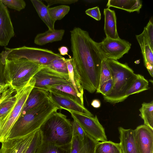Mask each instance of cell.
<instances>
[{"label":"cell","mask_w":153,"mask_h":153,"mask_svg":"<svg viewBox=\"0 0 153 153\" xmlns=\"http://www.w3.org/2000/svg\"><path fill=\"white\" fill-rule=\"evenodd\" d=\"M70 32L74 70L78 75L83 90L93 93L98 87L102 62L105 58L87 31L75 27Z\"/></svg>","instance_id":"obj_1"},{"label":"cell","mask_w":153,"mask_h":153,"mask_svg":"<svg viewBox=\"0 0 153 153\" xmlns=\"http://www.w3.org/2000/svg\"><path fill=\"white\" fill-rule=\"evenodd\" d=\"M58 109L49 97L20 115L11 128L8 138L26 135L39 129L50 115Z\"/></svg>","instance_id":"obj_2"},{"label":"cell","mask_w":153,"mask_h":153,"mask_svg":"<svg viewBox=\"0 0 153 153\" xmlns=\"http://www.w3.org/2000/svg\"><path fill=\"white\" fill-rule=\"evenodd\" d=\"M43 141L57 146L71 143L72 137V123L66 116L55 111L51 114L39 128Z\"/></svg>","instance_id":"obj_3"},{"label":"cell","mask_w":153,"mask_h":153,"mask_svg":"<svg viewBox=\"0 0 153 153\" xmlns=\"http://www.w3.org/2000/svg\"><path fill=\"white\" fill-rule=\"evenodd\" d=\"M105 60L111 73L113 84L109 94L103 97L106 102L112 104L122 102L128 98L126 96V92L137 74L126 64L116 60Z\"/></svg>","instance_id":"obj_4"},{"label":"cell","mask_w":153,"mask_h":153,"mask_svg":"<svg viewBox=\"0 0 153 153\" xmlns=\"http://www.w3.org/2000/svg\"><path fill=\"white\" fill-rule=\"evenodd\" d=\"M42 67V65L24 58L6 59L3 73L5 83L16 91L25 86Z\"/></svg>","instance_id":"obj_5"},{"label":"cell","mask_w":153,"mask_h":153,"mask_svg":"<svg viewBox=\"0 0 153 153\" xmlns=\"http://www.w3.org/2000/svg\"><path fill=\"white\" fill-rule=\"evenodd\" d=\"M35 79L31 78L25 86L16 90L15 101L7 112L1 118L0 143L7 139L13 125L21 115L28 97L34 88Z\"/></svg>","instance_id":"obj_6"},{"label":"cell","mask_w":153,"mask_h":153,"mask_svg":"<svg viewBox=\"0 0 153 153\" xmlns=\"http://www.w3.org/2000/svg\"><path fill=\"white\" fill-rule=\"evenodd\" d=\"M4 49L0 53L2 62L4 65L6 59H17L24 58L45 65L53 59L62 57L59 54L51 50L40 48L23 46L14 48L5 47Z\"/></svg>","instance_id":"obj_7"},{"label":"cell","mask_w":153,"mask_h":153,"mask_svg":"<svg viewBox=\"0 0 153 153\" xmlns=\"http://www.w3.org/2000/svg\"><path fill=\"white\" fill-rule=\"evenodd\" d=\"M68 112L86 133L93 139L98 142L107 140L105 129L96 115L90 117L73 111Z\"/></svg>","instance_id":"obj_8"},{"label":"cell","mask_w":153,"mask_h":153,"mask_svg":"<svg viewBox=\"0 0 153 153\" xmlns=\"http://www.w3.org/2000/svg\"><path fill=\"white\" fill-rule=\"evenodd\" d=\"M98 48L104 57L117 60L127 53L131 44L120 38L115 39L105 37L101 42H97Z\"/></svg>","instance_id":"obj_9"},{"label":"cell","mask_w":153,"mask_h":153,"mask_svg":"<svg viewBox=\"0 0 153 153\" xmlns=\"http://www.w3.org/2000/svg\"><path fill=\"white\" fill-rule=\"evenodd\" d=\"M37 130L26 135L8 138L1 143L0 153H26Z\"/></svg>","instance_id":"obj_10"},{"label":"cell","mask_w":153,"mask_h":153,"mask_svg":"<svg viewBox=\"0 0 153 153\" xmlns=\"http://www.w3.org/2000/svg\"><path fill=\"white\" fill-rule=\"evenodd\" d=\"M33 77L35 79L34 87L46 91L47 88L48 86L70 84V82L63 77L43 65H42V68Z\"/></svg>","instance_id":"obj_11"},{"label":"cell","mask_w":153,"mask_h":153,"mask_svg":"<svg viewBox=\"0 0 153 153\" xmlns=\"http://www.w3.org/2000/svg\"><path fill=\"white\" fill-rule=\"evenodd\" d=\"M134 131L139 153H153V130L143 124Z\"/></svg>","instance_id":"obj_12"},{"label":"cell","mask_w":153,"mask_h":153,"mask_svg":"<svg viewBox=\"0 0 153 153\" xmlns=\"http://www.w3.org/2000/svg\"><path fill=\"white\" fill-rule=\"evenodd\" d=\"M15 35L9 12L0 0V46H7Z\"/></svg>","instance_id":"obj_13"},{"label":"cell","mask_w":153,"mask_h":153,"mask_svg":"<svg viewBox=\"0 0 153 153\" xmlns=\"http://www.w3.org/2000/svg\"><path fill=\"white\" fill-rule=\"evenodd\" d=\"M49 92L50 100L59 109H65L69 111H73L90 117L94 115L84 106L70 98Z\"/></svg>","instance_id":"obj_14"},{"label":"cell","mask_w":153,"mask_h":153,"mask_svg":"<svg viewBox=\"0 0 153 153\" xmlns=\"http://www.w3.org/2000/svg\"><path fill=\"white\" fill-rule=\"evenodd\" d=\"M136 37L141 50L144 65L151 76L153 77V50L149 44L145 30L140 34L136 35Z\"/></svg>","instance_id":"obj_15"},{"label":"cell","mask_w":153,"mask_h":153,"mask_svg":"<svg viewBox=\"0 0 153 153\" xmlns=\"http://www.w3.org/2000/svg\"><path fill=\"white\" fill-rule=\"evenodd\" d=\"M120 145L122 153H139L134 137V130L118 128Z\"/></svg>","instance_id":"obj_16"},{"label":"cell","mask_w":153,"mask_h":153,"mask_svg":"<svg viewBox=\"0 0 153 153\" xmlns=\"http://www.w3.org/2000/svg\"><path fill=\"white\" fill-rule=\"evenodd\" d=\"M98 142L88 135L83 141L77 136H72L70 153H94Z\"/></svg>","instance_id":"obj_17"},{"label":"cell","mask_w":153,"mask_h":153,"mask_svg":"<svg viewBox=\"0 0 153 153\" xmlns=\"http://www.w3.org/2000/svg\"><path fill=\"white\" fill-rule=\"evenodd\" d=\"M49 98L48 91L34 87L28 97L20 115L24 114Z\"/></svg>","instance_id":"obj_18"},{"label":"cell","mask_w":153,"mask_h":153,"mask_svg":"<svg viewBox=\"0 0 153 153\" xmlns=\"http://www.w3.org/2000/svg\"><path fill=\"white\" fill-rule=\"evenodd\" d=\"M47 91L70 98L84 105L83 97L78 94L70 84L48 86L47 88Z\"/></svg>","instance_id":"obj_19"},{"label":"cell","mask_w":153,"mask_h":153,"mask_svg":"<svg viewBox=\"0 0 153 153\" xmlns=\"http://www.w3.org/2000/svg\"><path fill=\"white\" fill-rule=\"evenodd\" d=\"M104 30L106 37L115 39H120L117 31V19L115 11L108 7L104 9Z\"/></svg>","instance_id":"obj_20"},{"label":"cell","mask_w":153,"mask_h":153,"mask_svg":"<svg viewBox=\"0 0 153 153\" xmlns=\"http://www.w3.org/2000/svg\"><path fill=\"white\" fill-rule=\"evenodd\" d=\"M63 29L49 30L45 32L37 34L35 38L34 43L39 45H43L49 43L62 40L65 33Z\"/></svg>","instance_id":"obj_21"},{"label":"cell","mask_w":153,"mask_h":153,"mask_svg":"<svg viewBox=\"0 0 153 153\" xmlns=\"http://www.w3.org/2000/svg\"><path fill=\"white\" fill-rule=\"evenodd\" d=\"M142 4V1L140 0H109L107 6L109 8L113 7L121 9L129 12H139Z\"/></svg>","instance_id":"obj_22"},{"label":"cell","mask_w":153,"mask_h":153,"mask_svg":"<svg viewBox=\"0 0 153 153\" xmlns=\"http://www.w3.org/2000/svg\"><path fill=\"white\" fill-rule=\"evenodd\" d=\"M33 6L39 16L48 28V30H53L56 21L53 19L49 14L48 7L41 0H31Z\"/></svg>","instance_id":"obj_23"},{"label":"cell","mask_w":153,"mask_h":153,"mask_svg":"<svg viewBox=\"0 0 153 153\" xmlns=\"http://www.w3.org/2000/svg\"><path fill=\"white\" fill-rule=\"evenodd\" d=\"M16 90L10 85L2 93L0 99V118L5 114L13 105L15 101Z\"/></svg>","instance_id":"obj_24"},{"label":"cell","mask_w":153,"mask_h":153,"mask_svg":"<svg viewBox=\"0 0 153 153\" xmlns=\"http://www.w3.org/2000/svg\"><path fill=\"white\" fill-rule=\"evenodd\" d=\"M44 66L69 82L66 59L64 57L53 59L48 64Z\"/></svg>","instance_id":"obj_25"},{"label":"cell","mask_w":153,"mask_h":153,"mask_svg":"<svg viewBox=\"0 0 153 153\" xmlns=\"http://www.w3.org/2000/svg\"><path fill=\"white\" fill-rule=\"evenodd\" d=\"M71 147V143L59 146L42 140L36 153H70Z\"/></svg>","instance_id":"obj_26"},{"label":"cell","mask_w":153,"mask_h":153,"mask_svg":"<svg viewBox=\"0 0 153 153\" xmlns=\"http://www.w3.org/2000/svg\"><path fill=\"white\" fill-rule=\"evenodd\" d=\"M71 58L65 59L70 84L78 94L83 97L84 90L78 75L74 70Z\"/></svg>","instance_id":"obj_27"},{"label":"cell","mask_w":153,"mask_h":153,"mask_svg":"<svg viewBox=\"0 0 153 153\" xmlns=\"http://www.w3.org/2000/svg\"><path fill=\"white\" fill-rule=\"evenodd\" d=\"M149 82L143 76L137 74V77L127 90L126 96L128 97L130 95L138 93L149 89Z\"/></svg>","instance_id":"obj_28"},{"label":"cell","mask_w":153,"mask_h":153,"mask_svg":"<svg viewBox=\"0 0 153 153\" xmlns=\"http://www.w3.org/2000/svg\"><path fill=\"white\" fill-rule=\"evenodd\" d=\"M139 110L140 115L143 120L144 124L153 130V101L143 102Z\"/></svg>","instance_id":"obj_29"},{"label":"cell","mask_w":153,"mask_h":153,"mask_svg":"<svg viewBox=\"0 0 153 153\" xmlns=\"http://www.w3.org/2000/svg\"><path fill=\"white\" fill-rule=\"evenodd\" d=\"M94 153H122L119 143L111 141L98 142Z\"/></svg>","instance_id":"obj_30"},{"label":"cell","mask_w":153,"mask_h":153,"mask_svg":"<svg viewBox=\"0 0 153 153\" xmlns=\"http://www.w3.org/2000/svg\"><path fill=\"white\" fill-rule=\"evenodd\" d=\"M70 10V7L65 5L49 7L48 8L51 16L56 21L62 19L68 13Z\"/></svg>","instance_id":"obj_31"},{"label":"cell","mask_w":153,"mask_h":153,"mask_svg":"<svg viewBox=\"0 0 153 153\" xmlns=\"http://www.w3.org/2000/svg\"><path fill=\"white\" fill-rule=\"evenodd\" d=\"M105 59L102 62L98 87L105 82L112 79L111 73Z\"/></svg>","instance_id":"obj_32"},{"label":"cell","mask_w":153,"mask_h":153,"mask_svg":"<svg viewBox=\"0 0 153 153\" xmlns=\"http://www.w3.org/2000/svg\"><path fill=\"white\" fill-rule=\"evenodd\" d=\"M6 6L10 9L19 11L24 9L26 3L23 0H1Z\"/></svg>","instance_id":"obj_33"},{"label":"cell","mask_w":153,"mask_h":153,"mask_svg":"<svg viewBox=\"0 0 153 153\" xmlns=\"http://www.w3.org/2000/svg\"><path fill=\"white\" fill-rule=\"evenodd\" d=\"M71 122L72 128V136L76 135L79 140L83 141L87 135L80 125L74 119Z\"/></svg>","instance_id":"obj_34"},{"label":"cell","mask_w":153,"mask_h":153,"mask_svg":"<svg viewBox=\"0 0 153 153\" xmlns=\"http://www.w3.org/2000/svg\"><path fill=\"white\" fill-rule=\"evenodd\" d=\"M42 140L41 134L38 129L36 132L32 143L26 153H36Z\"/></svg>","instance_id":"obj_35"},{"label":"cell","mask_w":153,"mask_h":153,"mask_svg":"<svg viewBox=\"0 0 153 153\" xmlns=\"http://www.w3.org/2000/svg\"><path fill=\"white\" fill-rule=\"evenodd\" d=\"M113 84L112 78L105 82L98 87L96 91L97 93H100L103 96L108 95L111 91Z\"/></svg>","instance_id":"obj_36"},{"label":"cell","mask_w":153,"mask_h":153,"mask_svg":"<svg viewBox=\"0 0 153 153\" xmlns=\"http://www.w3.org/2000/svg\"><path fill=\"white\" fill-rule=\"evenodd\" d=\"M149 42L153 50V24L152 19H150L146 26L144 27Z\"/></svg>","instance_id":"obj_37"},{"label":"cell","mask_w":153,"mask_h":153,"mask_svg":"<svg viewBox=\"0 0 153 153\" xmlns=\"http://www.w3.org/2000/svg\"><path fill=\"white\" fill-rule=\"evenodd\" d=\"M86 14L97 21L101 19V14L99 8L98 7L87 9L85 11Z\"/></svg>","instance_id":"obj_38"},{"label":"cell","mask_w":153,"mask_h":153,"mask_svg":"<svg viewBox=\"0 0 153 153\" xmlns=\"http://www.w3.org/2000/svg\"><path fill=\"white\" fill-rule=\"evenodd\" d=\"M47 3V6L49 7L51 5L56 4H70L78 1V0H45Z\"/></svg>","instance_id":"obj_39"},{"label":"cell","mask_w":153,"mask_h":153,"mask_svg":"<svg viewBox=\"0 0 153 153\" xmlns=\"http://www.w3.org/2000/svg\"><path fill=\"white\" fill-rule=\"evenodd\" d=\"M4 67V65L2 62L1 55L0 53V83H5L3 75Z\"/></svg>","instance_id":"obj_40"},{"label":"cell","mask_w":153,"mask_h":153,"mask_svg":"<svg viewBox=\"0 0 153 153\" xmlns=\"http://www.w3.org/2000/svg\"><path fill=\"white\" fill-rule=\"evenodd\" d=\"M59 54L62 56L69 55L68 53L69 50L68 48L65 46H62L58 49Z\"/></svg>","instance_id":"obj_41"},{"label":"cell","mask_w":153,"mask_h":153,"mask_svg":"<svg viewBox=\"0 0 153 153\" xmlns=\"http://www.w3.org/2000/svg\"><path fill=\"white\" fill-rule=\"evenodd\" d=\"M91 105L95 108H99L101 106V103L98 100L94 99L91 102Z\"/></svg>","instance_id":"obj_42"},{"label":"cell","mask_w":153,"mask_h":153,"mask_svg":"<svg viewBox=\"0 0 153 153\" xmlns=\"http://www.w3.org/2000/svg\"><path fill=\"white\" fill-rule=\"evenodd\" d=\"M1 118H0V128L1 126Z\"/></svg>","instance_id":"obj_43"},{"label":"cell","mask_w":153,"mask_h":153,"mask_svg":"<svg viewBox=\"0 0 153 153\" xmlns=\"http://www.w3.org/2000/svg\"></svg>","instance_id":"obj_44"}]
</instances>
